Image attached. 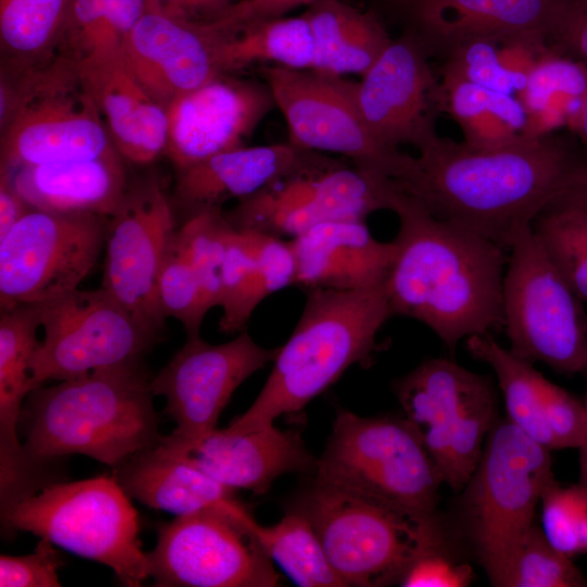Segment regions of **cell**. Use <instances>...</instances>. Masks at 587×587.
<instances>
[{
  "mask_svg": "<svg viewBox=\"0 0 587 587\" xmlns=\"http://www.w3.org/2000/svg\"><path fill=\"white\" fill-rule=\"evenodd\" d=\"M396 180L435 217L478 233L507 250L577 183L587 163L551 137L521 135L474 149L435 135Z\"/></svg>",
  "mask_w": 587,
  "mask_h": 587,
  "instance_id": "6da1fadb",
  "label": "cell"
},
{
  "mask_svg": "<svg viewBox=\"0 0 587 587\" xmlns=\"http://www.w3.org/2000/svg\"><path fill=\"white\" fill-rule=\"evenodd\" d=\"M395 254L385 280L392 316L427 326L449 350L502 328L508 250L439 220L402 192Z\"/></svg>",
  "mask_w": 587,
  "mask_h": 587,
  "instance_id": "7a4b0ae2",
  "label": "cell"
},
{
  "mask_svg": "<svg viewBox=\"0 0 587 587\" xmlns=\"http://www.w3.org/2000/svg\"><path fill=\"white\" fill-rule=\"evenodd\" d=\"M151 378L137 361L32 390L20 424L26 453L42 466L77 453L117 467L157 445Z\"/></svg>",
  "mask_w": 587,
  "mask_h": 587,
  "instance_id": "3957f363",
  "label": "cell"
},
{
  "mask_svg": "<svg viewBox=\"0 0 587 587\" xmlns=\"http://www.w3.org/2000/svg\"><path fill=\"white\" fill-rule=\"evenodd\" d=\"M391 316L385 283L359 290H307L299 321L278 348L263 388L225 429L255 432L302 410L351 365L370 358Z\"/></svg>",
  "mask_w": 587,
  "mask_h": 587,
  "instance_id": "277c9868",
  "label": "cell"
},
{
  "mask_svg": "<svg viewBox=\"0 0 587 587\" xmlns=\"http://www.w3.org/2000/svg\"><path fill=\"white\" fill-rule=\"evenodd\" d=\"M295 509L312 524L345 586L399 583L423 552L444 542L435 513L400 509L317 482Z\"/></svg>",
  "mask_w": 587,
  "mask_h": 587,
  "instance_id": "5b68a950",
  "label": "cell"
},
{
  "mask_svg": "<svg viewBox=\"0 0 587 587\" xmlns=\"http://www.w3.org/2000/svg\"><path fill=\"white\" fill-rule=\"evenodd\" d=\"M5 532H29L74 554L113 570L128 587L148 577L137 510L114 475L47 485L3 514Z\"/></svg>",
  "mask_w": 587,
  "mask_h": 587,
  "instance_id": "8992f818",
  "label": "cell"
},
{
  "mask_svg": "<svg viewBox=\"0 0 587 587\" xmlns=\"http://www.w3.org/2000/svg\"><path fill=\"white\" fill-rule=\"evenodd\" d=\"M550 451L508 419L495 422L463 488L464 526L492 586H500L516 545L535 523L553 478Z\"/></svg>",
  "mask_w": 587,
  "mask_h": 587,
  "instance_id": "52a82bcc",
  "label": "cell"
},
{
  "mask_svg": "<svg viewBox=\"0 0 587 587\" xmlns=\"http://www.w3.org/2000/svg\"><path fill=\"white\" fill-rule=\"evenodd\" d=\"M316 482L394 507L434 514L439 471L404 419L363 417L340 410L316 464Z\"/></svg>",
  "mask_w": 587,
  "mask_h": 587,
  "instance_id": "ba28073f",
  "label": "cell"
},
{
  "mask_svg": "<svg viewBox=\"0 0 587 587\" xmlns=\"http://www.w3.org/2000/svg\"><path fill=\"white\" fill-rule=\"evenodd\" d=\"M502 288L509 349L558 373L587 371V316L583 301L553 263L533 227L508 249Z\"/></svg>",
  "mask_w": 587,
  "mask_h": 587,
  "instance_id": "9c48e42d",
  "label": "cell"
},
{
  "mask_svg": "<svg viewBox=\"0 0 587 587\" xmlns=\"http://www.w3.org/2000/svg\"><path fill=\"white\" fill-rule=\"evenodd\" d=\"M394 391L444 484L463 489L495 423L491 382L454 361L434 358L397 379Z\"/></svg>",
  "mask_w": 587,
  "mask_h": 587,
  "instance_id": "30bf717a",
  "label": "cell"
},
{
  "mask_svg": "<svg viewBox=\"0 0 587 587\" xmlns=\"http://www.w3.org/2000/svg\"><path fill=\"white\" fill-rule=\"evenodd\" d=\"M251 519L232 499L177 515L160 526L157 545L147 552L154 586H278L279 576Z\"/></svg>",
  "mask_w": 587,
  "mask_h": 587,
  "instance_id": "8fae6325",
  "label": "cell"
},
{
  "mask_svg": "<svg viewBox=\"0 0 587 587\" xmlns=\"http://www.w3.org/2000/svg\"><path fill=\"white\" fill-rule=\"evenodd\" d=\"M1 128V168L92 159L115 151L84 89L78 66L57 59L28 75L21 102Z\"/></svg>",
  "mask_w": 587,
  "mask_h": 587,
  "instance_id": "7c38bea8",
  "label": "cell"
},
{
  "mask_svg": "<svg viewBox=\"0 0 587 587\" xmlns=\"http://www.w3.org/2000/svg\"><path fill=\"white\" fill-rule=\"evenodd\" d=\"M37 307L45 336L29 362L32 390L140 361L158 339L102 287L76 288Z\"/></svg>",
  "mask_w": 587,
  "mask_h": 587,
  "instance_id": "4fadbf2b",
  "label": "cell"
},
{
  "mask_svg": "<svg viewBox=\"0 0 587 587\" xmlns=\"http://www.w3.org/2000/svg\"><path fill=\"white\" fill-rule=\"evenodd\" d=\"M108 216L32 209L0 238V305L37 304L78 288L104 248Z\"/></svg>",
  "mask_w": 587,
  "mask_h": 587,
  "instance_id": "5bb4252c",
  "label": "cell"
},
{
  "mask_svg": "<svg viewBox=\"0 0 587 587\" xmlns=\"http://www.w3.org/2000/svg\"><path fill=\"white\" fill-rule=\"evenodd\" d=\"M275 105L284 115L290 142L311 151L342 154L353 165L396 182L410 154L382 143L355 101V83L314 71L270 66L264 71Z\"/></svg>",
  "mask_w": 587,
  "mask_h": 587,
  "instance_id": "9a60e30c",
  "label": "cell"
},
{
  "mask_svg": "<svg viewBox=\"0 0 587 587\" xmlns=\"http://www.w3.org/2000/svg\"><path fill=\"white\" fill-rule=\"evenodd\" d=\"M399 197L390 178L338 163L277 182L223 213L236 229L291 239L320 223L394 212Z\"/></svg>",
  "mask_w": 587,
  "mask_h": 587,
  "instance_id": "2e32d148",
  "label": "cell"
},
{
  "mask_svg": "<svg viewBox=\"0 0 587 587\" xmlns=\"http://www.w3.org/2000/svg\"><path fill=\"white\" fill-rule=\"evenodd\" d=\"M278 348L259 346L242 330L230 341L212 345L200 336L187 338L170 362L151 378L153 396H164V412L176 427L159 445L187 454L216 429L220 414L234 391L253 373L273 362Z\"/></svg>",
  "mask_w": 587,
  "mask_h": 587,
  "instance_id": "e0dca14e",
  "label": "cell"
},
{
  "mask_svg": "<svg viewBox=\"0 0 587 587\" xmlns=\"http://www.w3.org/2000/svg\"><path fill=\"white\" fill-rule=\"evenodd\" d=\"M175 230L173 207L154 176L128 185L105 230L101 287L158 339L165 316L157 280Z\"/></svg>",
  "mask_w": 587,
  "mask_h": 587,
  "instance_id": "ac0fdd59",
  "label": "cell"
},
{
  "mask_svg": "<svg viewBox=\"0 0 587 587\" xmlns=\"http://www.w3.org/2000/svg\"><path fill=\"white\" fill-rule=\"evenodd\" d=\"M438 87L424 45L408 36L391 41L354 92L363 120L382 143L419 149L437 135Z\"/></svg>",
  "mask_w": 587,
  "mask_h": 587,
  "instance_id": "d6986e66",
  "label": "cell"
},
{
  "mask_svg": "<svg viewBox=\"0 0 587 587\" xmlns=\"http://www.w3.org/2000/svg\"><path fill=\"white\" fill-rule=\"evenodd\" d=\"M275 107L267 85L220 74L166 105L164 153L176 170L245 141Z\"/></svg>",
  "mask_w": 587,
  "mask_h": 587,
  "instance_id": "ffe728a7",
  "label": "cell"
},
{
  "mask_svg": "<svg viewBox=\"0 0 587 587\" xmlns=\"http://www.w3.org/2000/svg\"><path fill=\"white\" fill-rule=\"evenodd\" d=\"M220 39L211 22L175 17L148 3L121 52L139 83L166 108L222 74L216 57Z\"/></svg>",
  "mask_w": 587,
  "mask_h": 587,
  "instance_id": "44dd1931",
  "label": "cell"
},
{
  "mask_svg": "<svg viewBox=\"0 0 587 587\" xmlns=\"http://www.w3.org/2000/svg\"><path fill=\"white\" fill-rule=\"evenodd\" d=\"M290 141L241 146L176 170L175 200L190 215L222 209L288 177L337 164Z\"/></svg>",
  "mask_w": 587,
  "mask_h": 587,
  "instance_id": "7402d4cb",
  "label": "cell"
},
{
  "mask_svg": "<svg viewBox=\"0 0 587 587\" xmlns=\"http://www.w3.org/2000/svg\"><path fill=\"white\" fill-rule=\"evenodd\" d=\"M80 83L96 103L120 155L134 164L164 153L166 109L135 77L121 50L77 63Z\"/></svg>",
  "mask_w": 587,
  "mask_h": 587,
  "instance_id": "603a6c76",
  "label": "cell"
},
{
  "mask_svg": "<svg viewBox=\"0 0 587 587\" xmlns=\"http://www.w3.org/2000/svg\"><path fill=\"white\" fill-rule=\"evenodd\" d=\"M426 40L449 53L475 40L549 38L565 0H405Z\"/></svg>",
  "mask_w": 587,
  "mask_h": 587,
  "instance_id": "cb8c5ba5",
  "label": "cell"
},
{
  "mask_svg": "<svg viewBox=\"0 0 587 587\" xmlns=\"http://www.w3.org/2000/svg\"><path fill=\"white\" fill-rule=\"evenodd\" d=\"M296 286L307 290H359L385 283L395 242L380 241L363 220L320 223L289 239Z\"/></svg>",
  "mask_w": 587,
  "mask_h": 587,
  "instance_id": "d4e9b609",
  "label": "cell"
},
{
  "mask_svg": "<svg viewBox=\"0 0 587 587\" xmlns=\"http://www.w3.org/2000/svg\"><path fill=\"white\" fill-rule=\"evenodd\" d=\"M186 455L225 487L258 495L265 494L280 475L314 465L300 436L274 425L250 433L216 428Z\"/></svg>",
  "mask_w": 587,
  "mask_h": 587,
  "instance_id": "484cf974",
  "label": "cell"
},
{
  "mask_svg": "<svg viewBox=\"0 0 587 587\" xmlns=\"http://www.w3.org/2000/svg\"><path fill=\"white\" fill-rule=\"evenodd\" d=\"M1 171L32 209L42 211L109 217L128 187L123 158L116 150L92 159Z\"/></svg>",
  "mask_w": 587,
  "mask_h": 587,
  "instance_id": "4316f807",
  "label": "cell"
},
{
  "mask_svg": "<svg viewBox=\"0 0 587 587\" xmlns=\"http://www.w3.org/2000/svg\"><path fill=\"white\" fill-rule=\"evenodd\" d=\"M113 475L128 496L176 515L233 499V489L210 477L186 454L170 452L159 444L134 453Z\"/></svg>",
  "mask_w": 587,
  "mask_h": 587,
  "instance_id": "83f0119b",
  "label": "cell"
},
{
  "mask_svg": "<svg viewBox=\"0 0 587 587\" xmlns=\"http://www.w3.org/2000/svg\"><path fill=\"white\" fill-rule=\"evenodd\" d=\"M303 15L315 45L311 71L323 75H364L392 41L372 13L340 0H317Z\"/></svg>",
  "mask_w": 587,
  "mask_h": 587,
  "instance_id": "f1b7e54d",
  "label": "cell"
},
{
  "mask_svg": "<svg viewBox=\"0 0 587 587\" xmlns=\"http://www.w3.org/2000/svg\"><path fill=\"white\" fill-rule=\"evenodd\" d=\"M220 72L240 70L254 63H273L291 70H312L315 45L308 18L280 16L248 24L223 35L216 48Z\"/></svg>",
  "mask_w": 587,
  "mask_h": 587,
  "instance_id": "f546056e",
  "label": "cell"
},
{
  "mask_svg": "<svg viewBox=\"0 0 587 587\" xmlns=\"http://www.w3.org/2000/svg\"><path fill=\"white\" fill-rule=\"evenodd\" d=\"M470 354L494 371L502 394L508 420L528 437L553 450V442L544 416L546 377L533 363L502 347L490 333L465 339Z\"/></svg>",
  "mask_w": 587,
  "mask_h": 587,
  "instance_id": "4dcf8cb0",
  "label": "cell"
},
{
  "mask_svg": "<svg viewBox=\"0 0 587 587\" xmlns=\"http://www.w3.org/2000/svg\"><path fill=\"white\" fill-rule=\"evenodd\" d=\"M74 0H0L2 61L47 62L60 46Z\"/></svg>",
  "mask_w": 587,
  "mask_h": 587,
  "instance_id": "1f68e13d",
  "label": "cell"
},
{
  "mask_svg": "<svg viewBox=\"0 0 587 587\" xmlns=\"http://www.w3.org/2000/svg\"><path fill=\"white\" fill-rule=\"evenodd\" d=\"M147 7L148 0H74L60 53L78 63L120 51Z\"/></svg>",
  "mask_w": 587,
  "mask_h": 587,
  "instance_id": "d6a6232c",
  "label": "cell"
},
{
  "mask_svg": "<svg viewBox=\"0 0 587 587\" xmlns=\"http://www.w3.org/2000/svg\"><path fill=\"white\" fill-rule=\"evenodd\" d=\"M251 526L267 555L302 587H344L307 516L294 509L279 522Z\"/></svg>",
  "mask_w": 587,
  "mask_h": 587,
  "instance_id": "836d02e7",
  "label": "cell"
},
{
  "mask_svg": "<svg viewBox=\"0 0 587 587\" xmlns=\"http://www.w3.org/2000/svg\"><path fill=\"white\" fill-rule=\"evenodd\" d=\"M532 227L573 290L587 303V207L560 199L540 213Z\"/></svg>",
  "mask_w": 587,
  "mask_h": 587,
  "instance_id": "e575fe53",
  "label": "cell"
},
{
  "mask_svg": "<svg viewBox=\"0 0 587 587\" xmlns=\"http://www.w3.org/2000/svg\"><path fill=\"white\" fill-rule=\"evenodd\" d=\"M587 579L535 523L523 534L499 587H584Z\"/></svg>",
  "mask_w": 587,
  "mask_h": 587,
  "instance_id": "d590c367",
  "label": "cell"
},
{
  "mask_svg": "<svg viewBox=\"0 0 587 587\" xmlns=\"http://www.w3.org/2000/svg\"><path fill=\"white\" fill-rule=\"evenodd\" d=\"M255 274L257 233L233 227L222 266L221 332L233 334L246 330L251 314L259 305L255 300Z\"/></svg>",
  "mask_w": 587,
  "mask_h": 587,
  "instance_id": "8d00e7d4",
  "label": "cell"
},
{
  "mask_svg": "<svg viewBox=\"0 0 587 587\" xmlns=\"http://www.w3.org/2000/svg\"><path fill=\"white\" fill-rule=\"evenodd\" d=\"M232 230L223 210L212 209L190 215L175 232L198 275L210 309L220 307L222 266Z\"/></svg>",
  "mask_w": 587,
  "mask_h": 587,
  "instance_id": "74e56055",
  "label": "cell"
},
{
  "mask_svg": "<svg viewBox=\"0 0 587 587\" xmlns=\"http://www.w3.org/2000/svg\"><path fill=\"white\" fill-rule=\"evenodd\" d=\"M157 297L162 314L179 321L187 338L200 336V327L210 307L175 233L158 275Z\"/></svg>",
  "mask_w": 587,
  "mask_h": 587,
  "instance_id": "f35d334b",
  "label": "cell"
},
{
  "mask_svg": "<svg viewBox=\"0 0 587 587\" xmlns=\"http://www.w3.org/2000/svg\"><path fill=\"white\" fill-rule=\"evenodd\" d=\"M542 532L551 545L565 555L587 552V486L579 482L563 486L554 477L541 498Z\"/></svg>",
  "mask_w": 587,
  "mask_h": 587,
  "instance_id": "ab89813d",
  "label": "cell"
},
{
  "mask_svg": "<svg viewBox=\"0 0 587 587\" xmlns=\"http://www.w3.org/2000/svg\"><path fill=\"white\" fill-rule=\"evenodd\" d=\"M587 92V65L578 60L545 52L517 92L526 116L541 110L551 99L569 96L583 99Z\"/></svg>",
  "mask_w": 587,
  "mask_h": 587,
  "instance_id": "60d3db41",
  "label": "cell"
},
{
  "mask_svg": "<svg viewBox=\"0 0 587 587\" xmlns=\"http://www.w3.org/2000/svg\"><path fill=\"white\" fill-rule=\"evenodd\" d=\"M486 89L513 93L514 83L501 65L497 42L475 40L450 52L444 73Z\"/></svg>",
  "mask_w": 587,
  "mask_h": 587,
  "instance_id": "b9f144b4",
  "label": "cell"
},
{
  "mask_svg": "<svg viewBox=\"0 0 587 587\" xmlns=\"http://www.w3.org/2000/svg\"><path fill=\"white\" fill-rule=\"evenodd\" d=\"M53 544L41 538L27 555L0 557L1 587H59L58 571L63 562Z\"/></svg>",
  "mask_w": 587,
  "mask_h": 587,
  "instance_id": "7bdbcfd3",
  "label": "cell"
},
{
  "mask_svg": "<svg viewBox=\"0 0 587 587\" xmlns=\"http://www.w3.org/2000/svg\"><path fill=\"white\" fill-rule=\"evenodd\" d=\"M542 398L545 422L553 449L579 448L585 430L584 403L547 378Z\"/></svg>",
  "mask_w": 587,
  "mask_h": 587,
  "instance_id": "ee69618b",
  "label": "cell"
},
{
  "mask_svg": "<svg viewBox=\"0 0 587 587\" xmlns=\"http://www.w3.org/2000/svg\"><path fill=\"white\" fill-rule=\"evenodd\" d=\"M255 233V232H254ZM296 284V260L289 240L257 233L255 300Z\"/></svg>",
  "mask_w": 587,
  "mask_h": 587,
  "instance_id": "f6af8a7d",
  "label": "cell"
},
{
  "mask_svg": "<svg viewBox=\"0 0 587 587\" xmlns=\"http://www.w3.org/2000/svg\"><path fill=\"white\" fill-rule=\"evenodd\" d=\"M472 578L471 566L453 557L441 542L423 552L399 583L405 587H464Z\"/></svg>",
  "mask_w": 587,
  "mask_h": 587,
  "instance_id": "bcb514c9",
  "label": "cell"
},
{
  "mask_svg": "<svg viewBox=\"0 0 587 587\" xmlns=\"http://www.w3.org/2000/svg\"><path fill=\"white\" fill-rule=\"evenodd\" d=\"M315 1L317 0H240L210 22L222 34H232L254 22L286 16L288 12L309 7Z\"/></svg>",
  "mask_w": 587,
  "mask_h": 587,
  "instance_id": "7dc6e473",
  "label": "cell"
},
{
  "mask_svg": "<svg viewBox=\"0 0 587 587\" xmlns=\"http://www.w3.org/2000/svg\"><path fill=\"white\" fill-rule=\"evenodd\" d=\"M550 38L587 65V0H565Z\"/></svg>",
  "mask_w": 587,
  "mask_h": 587,
  "instance_id": "c3c4849f",
  "label": "cell"
},
{
  "mask_svg": "<svg viewBox=\"0 0 587 587\" xmlns=\"http://www.w3.org/2000/svg\"><path fill=\"white\" fill-rule=\"evenodd\" d=\"M545 38L524 37L502 42L498 48L499 60L520 92L541 55L548 51Z\"/></svg>",
  "mask_w": 587,
  "mask_h": 587,
  "instance_id": "681fc988",
  "label": "cell"
},
{
  "mask_svg": "<svg viewBox=\"0 0 587 587\" xmlns=\"http://www.w3.org/2000/svg\"><path fill=\"white\" fill-rule=\"evenodd\" d=\"M148 3L175 17L209 22L217 18L234 2L232 0H148Z\"/></svg>",
  "mask_w": 587,
  "mask_h": 587,
  "instance_id": "f907efd6",
  "label": "cell"
},
{
  "mask_svg": "<svg viewBox=\"0 0 587 587\" xmlns=\"http://www.w3.org/2000/svg\"><path fill=\"white\" fill-rule=\"evenodd\" d=\"M32 208L13 187L9 175L0 173V238H2Z\"/></svg>",
  "mask_w": 587,
  "mask_h": 587,
  "instance_id": "816d5d0a",
  "label": "cell"
},
{
  "mask_svg": "<svg viewBox=\"0 0 587 587\" xmlns=\"http://www.w3.org/2000/svg\"><path fill=\"white\" fill-rule=\"evenodd\" d=\"M561 199L587 207V167L574 187Z\"/></svg>",
  "mask_w": 587,
  "mask_h": 587,
  "instance_id": "f5cc1de1",
  "label": "cell"
},
{
  "mask_svg": "<svg viewBox=\"0 0 587 587\" xmlns=\"http://www.w3.org/2000/svg\"><path fill=\"white\" fill-rule=\"evenodd\" d=\"M587 374V371L585 372ZM585 409V430L584 439L579 449V483L587 486V392L584 402Z\"/></svg>",
  "mask_w": 587,
  "mask_h": 587,
  "instance_id": "db71d44e",
  "label": "cell"
},
{
  "mask_svg": "<svg viewBox=\"0 0 587 587\" xmlns=\"http://www.w3.org/2000/svg\"><path fill=\"white\" fill-rule=\"evenodd\" d=\"M573 127L578 133L583 145L587 149V92L585 97L583 98V101H582L579 111L577 113V116L574 121Z\"/></svg>",
  "mask_w": 587,
  "mask_h": 587,
  "instance_id": "11a10c76",
  "label": "cell"
},
{
  "mask_svg": "<svg viewBox=\"0 0 587 587\" xmlns=\"http://www.w3.org/2000/svg\"><path fill=\"white\" fill-rule=\"evenodd\" d=\"M405 1V0H404Z\"/></svg>",
  "mask_w": 587,
  "mask_h": 587,
  "instance_id": "9f6ffc18",
  "label": "cell"
}]
</instances>
